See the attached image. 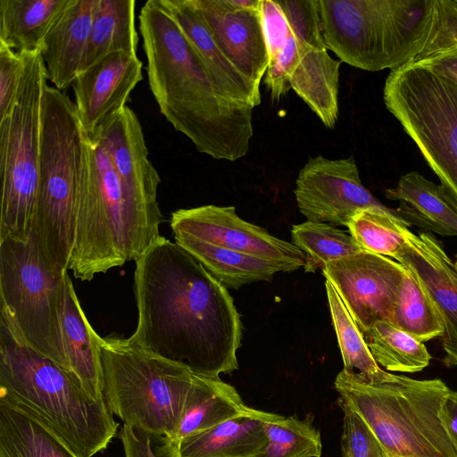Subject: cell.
Returning <instances> with one entry per match:
<instances>
[{"mask_svg":"<svg viewBox=\"0 0 457 457\" xmlns=\"http://www.w3.org/2000/svg\"><path fill=\"white\" fill-rule=\"evenodd\" d=\"M104 376V397L126 425L154 438L169 437L180 421L197 374L154 355L130 337L96 332Z\"/></svg>","mask_w":457,"mask_h":457,"instance_id":"52a82bcc","label":"cell"},{"mask_svg":"<svg viewBox=\"0 0 457 457\" xmlns=\"http://www.w3.org/2000/svg\"><path fill=\"white\" fill-rule=\"evenodd\" d=\"M260 14L270 66L281 53L292 30L284 12L275 0H262Z\"/></svg>","mask_w":457,"mask_h":457,"instance_id":"74e56055","label":"cell"},{"mask_svg":"<svg viewBox=\"0 0 457 457\" xmlns=\"http://www.w3.org/2000/svg\"><path fill=\"white\" fill-rule=\"evenodd\" d=\"M299 42L313 48L328 49L323 38L318 0H275Z\"/></svg>","mask_w":457,"mask_h":457,"instance_id":"d590c367","label":"cell"},{"mask_svg":"<svg viewBox=\"0 0 457 457\" xmlns=\"http://www.w3.org/2000/svg\"><path fill=\"white\" fill-rule=\"evenodd\" d=\"M135 262L137 325L130 338L200 376L237 370L242 322L226 287L162 236Z\"/></svg>","mask_w":457,"mask_h":457,"instance_id":"6da1fadb","label":"cell"},{"mask_svg":"<svg viewBox=\"0 0 457 457\" xmlns=\"http://www.w3.org/2000/svg\"><path fill=\"white\" fill-rule=\"evenodd\" d=\"M175 242L192 254L226 287L269 280L286 266L253 255L236 252L186 235H173Z\"/></svg>","mask_w":457,"mask_h":457,"instance_id":"83f0119b","label":"cell"},{"mask_svg":"<svg viewBox=\"0 0 457 457\" xmlns=\"http://www.w3.org/2000/svg\"><path fill=\"white\" fill-rule=\"evenodd\" d=\"M294 193L307 220L336 227H346L360 210L386 207L363 186L353 156L310 157L299 170Z\"/></svg>","mask_w":457,"mask_h":457,"instance_id":"7c38bea8","label":"cell"},{"mask_svg":"<svg viewBox=\"0 0 457 457\" xmlns=\"http://www.w3.org/2000/svg\"><path fill=\"white\" fill-rule=\"evenodd\" d=\"M328 50L368 71H395L457 46L454 0H318Z\"/></svg>","mask_w":457,"mask_h":457,"instance_id":"3957f363","label":"cell"},{"mask_svg":"<svg viewBox=\"0 0 457 457\" xmlns=\"http://www.w3.org/2000/svg\"><path fill=\"white\" fill-rule=\"evenodd\" d=\"M24 70V54L0 43V119L12 108Z\"/></svg>","mask_w":457,"mask_h":457,"instance_id":"f35d334b","label":"cell"},{"mask_svg":"<svg viewBox=\"0 0 457 457\" xmlns=\"http://www.w3.org/2000/svg\"><path fill=\"white\" fill-rule=\"evenodd\" d=\"M292 244L306 256V272L322 269L329 262L363 250L354 238L331 224L306 220L291 228Z\"/></svg>","mask_w":457,"mask_h":457,"instance_id":"d6a6232c","label":"cell"},{"mask_svg":"<svg viewBox=\"0 0 457 457\" xmlns=\"http://www.w3.org/2000/svg\"><path fill=\"white\" fill-rule=\"evenodd\" d=\"M135 11V0H96L91 31L79 73L113 53L137 55Z\"/></svg>","mask_w":457,"mask_h":457,"instance_id":"484cf974","label":"cell"},{"mask_svg":"<svg viewBox=\"0 0 457 457\" xmlns=\"http://www.w3.org/2000/svg\"><path fill=\"white\" fill-rule=\"evenodd\" d=\"M299 43L302 55L291 76L290 87L326 128L333 129L338 119L339 69L342 62L332 58L328 49H317Z\"/></svg>","mask_w":457,"mask_h":457,"instance_id":"d4e9b609","label":"cell"},{"mask_svg":"<svg viewBox=\"0 0 457 457\" xmlns=\"http://www.w3.org/2000/svg\"><path fill=\"white\" fill-rule=\"evenodd\" d=\"M383 98L457 208V85L412 63L390 71Z\"/></svg>","mask_w":457,"mask_h":457,"instance_id":"9c48e42d","label":"cell"},{"mask_svg":"<svg viewBox=\"0 0 457 457\" xmlns=\"http://www.w3.org/2000/svg\"><path fill=\"white\" fill-rule=\"evenodd\" d=\"M0 457H84L41 414L0 394Z\"/></svg>","mask_w":457,"mask_h":457,"instance_id":"ffe728a7","label":"cell"},{"mask_svg":"<svg viewBox=\"0 0 457 457\" xmlns=\"http://www.w3.org/2000/svg\"><path fill=\"white\" fill-rule=\"evenodd\" d=\"M96 0H71L40 49L47 79L59 90L74 82L90 35Z\"/></svg>","mask_w":457,"mask_h":457,"instance_id":"44dd1931","label":"cell"},{"mask_svg":"<svg viewBox=\"0 0 457 457\" xmlns=\"http://www.w3.org/2000/svg\"><path fill=\"white\" fill-rule=\"evenodd\" d=\"M227 3L236 9L259 10L262 0H227Z\"/></svg>","mask_w":457,"mask_h":457,"instance_id":"7bdbcfd3","label":"cell"},{"mask_svg":"<svg viewBox=\"0 0 457 457\" xmlns=\"http://www.w3.org/2000/svg\"><path fill=\"white\" fill-rule=\"evenodd\" d=\"M418 64L457 85V46L432 55Z\"/></svg>","mask_w":457,"mask_h":457,"instance_id":"60d3db41","label":"cell"},{"mask_svg":"<svg viewBox=\"0 0 457 457\" xmlns=\"http://www.w3.org/2000/svg\"><path fill=\"white\" fill-rule=\"evenodd\" d=\"M301 55L302 46L292 32L279 55L266 71L264 84L273 101H279L291 88L290 79Z\"/></svg>","mask_w":457,"mask_h":457,"instance_id":"8d00e7d4","label":"cell"},{"mask_svg":"<svg viewBox=\"0 0 457 457\" xmlns=\"http://www.w3.org/2000/svg\"><path fill=\"white\" fill-rule=\"evenodd\" d=\"M454 266H455V270L457 271V254L455 255Z\"/></svg>","mask_w":457,"mask_h":457,"instance_id":"f6af8a7d","label":"cell"},{"mask_svg":"<svg viewBox=\"0 0 457 457\" xmlns=\"http://www.w3.org/2000/svg\"><path fill=\"white\" fill-rule=\"evenodd\" d=\"M386 198L398 201L396 212L409 224L441 236L457 237V208L441 185L418 171L401 176Z\"/></svg>","mask_w":457,"mask_h":457,"instance_id":"cb8c5ba5","label":"cell"},{"mask_svg":"<svg viewBox=\"0 0 457 457\" xmlns=\"http://www.w3.org/2000/svg\"><path fill=\"white\" fill-rule=\"evenodd\" d=\"M0 394L41 414L84 457L104 451L119 423L76 376L31 347L0 310Z\"/></svg>","mask_w":457,"mask_h":457,"instance_id":"277c9868","label":"cell"},{"mask_svg":"<svg viewBox=\"0 0 457 457\" xmlns=\"http://www.w3.org/2000/svg\"><path fill=\"white\" fill-rule=\"evenodd\" d=\"M138 21L148 84L161 113L198 152L228 162L244 157L253 135L254 107L218 91L160 0L146 1Z\"/></svg>","mask_w":457,"mask_h":457,"instance_id":"7a4b0ae2","label":"cell"},{"mask_svg":"<svg viewBox=\"0 0 457 457\" xmlns=\"http://www.w3.org/2000/svg\"><path fill=\"white\" fill-rule=\"evenodd\" d=\"M193 3L224 55L245 77L260 85L269 63L260 9H236L227 0Z\"/></svg>","mask_w":457,"mask_h":457,"instance_id":"e0dca14e","label":"cell"},{"mask_svg":"<svg viewBox=\"0 0 457 457\" xmlns=\"http://www.w3.org/2000/svg\"><path fill=\"white\" fill-rule=\"evenodd\" d=\"M66 273L46 266L31 232L0 239L1 309L31 347L69 371L60 326Z\"/></svg>","mask_w":457,"mask_h":457,"instance_id":"30bf717a","label":"cell"},{"mask_svg":"<svg viewBox=\"0 0 457 457\" xmlns=\"http://www.w3.org/2000/svg\"><path fill=\"white\" fill-rule=\"evenodd\" d=\"M137 55L118 52L79 73L72 83L76 110L88 137L111 116L126 106L143 79Z\"/></svg>","mask_w":457,"mask_h":457,"instance_id":"5bb4252c","label":"cell"},{"mask_svg":"<svg viewBox=\"0 0 457 457\" xmlns=\"http://www.w3.org/2000/svg\"><path fill=\"white\" fill-rule=\"evenodd\" d=\"M325 288L343 358V370L349 373H357L370 381L387 378L390 373L382 370L376 362L359 327L328 280L325 282Z\"/></svg>","mask_w":457,"mask_h":457,"instance_id":"4dcf8cb0","label":"cell"},{"mask_svg":"<svg viewBox=\"0 0 457 457\" xmlns=\"http://www.w3.org/2000/svg\"><path fill=\"white\" fill-rule=\"evenodd\" d=\"M190 43L214 87L227 98L255 107L260 85L245 77L224 55L193 0H160Z\"/></svg>","mask_w":457,"mask_h":457,"instance_id":"ac0fdd59","label":"cell"},{"mask_svg":"<svg viewBox=\"0 0 457 457\" xmlns=\"http://www.w3.org/2000/svg\"><path fill=\"white\" fill-rule=\"evenodd\" d=\"M344 411L341 450L343 457H390L363 419L341 399Z\"/></svg>","mask_w":457,"mask_h":457,"instance_id":"e575fe53","label":"cell"},{"mask_svg":"<svg viewBox=\"0 0 457 457\" xmlns=\"http://www.w3.org/2000/svg\"><path fill=\"white\" fill-rule=\"evenodd\" d=\"M391 323L421 343L444 335L440 315L418 279L408 270L403 278Z\"/></svg>","mask_w":457,"mask_h":457,"instance_id":"1f68e13d","label":"cell"},{"mask_svg":"<svg viewBox=\"0 0 457 457\" xmlns=\"http://www.w3.org/2000/svg\"><path fill=\"white\" fill-rule=\"evenodd\" d=\"M120 440L125 457H158L152 448L151 436L123 424Z\"/></svg>","mask_w":457,"mask_h":457,"instance_id":"ab89813d","label":"cell"},{"mask_svg":"<svg viewBox=\"0 0 457 457\" xmlns=\"http://www.w3.org/2000/svg\"><path fill=\"white\" fill-rule=\"evenodd\" d=\"M321 270L361 331L378 320L391 323L403 278L407 272L400 262L362 251L329 262Z\"/></svg>","mask_w":457,"mask_h":457,"instance_id":"8fae6325","label":"cell"},{"mask_svg":"<svg viewBox=\"0 0 457 457\" xmlns=\"http://www.w3.org/2000/svg\"><path fill=\"white\" fill-rule=\"evenodd\" d=\"M361 332L376 362L388 371L413 373L429 364L424 343L388 321L378 320Z\"/></svg>","mask_w":457,"mask_h":457,"instance_id":"f1b7e54d","label":"cell"},{"mask_svg":"<svg viewBox=\"0 0 457 457\" xmlns=\"http://www.w3.org/2000/svg\"><path fill=\"white\" fill-rule=\"evenodd\" d=\"M14 103L0 119V239L30 235L37 199L46 68L40 51L23 53Z\"/></svg>","mask_w":457,"mask_h":457,"instance_id":"ba28073f","label":"cell"},{"mask_svg":"<svg viewBox=\"0 0 457 457\" xmlns=\"http://www.w3.org/2000/svg\"><path fill=\"white\" fill-rule=\"evenodd\" d=\"M71 0H0V43L19 53L40 51Z\"/></svg>","mask_w":457,"mask_h":457,"instance_id":"4316f807","label":"cell"},{"mask_svg":"<svg viewBox=\"0 0 457 457\" xmlns=\"http://www.w3.org/2000/svg\"><path fill=\"white\" fill-rule=\"evenodd\" d=\"M278 416L248 406L210 429L184 438L163 457H259L267 445L265 425Z\"/></svg>","mask_w":457,"mask_h":457,"instance_id":"d6986e66","label":"cell"},{"mask_svg":"<svg viewBox=\"0 0 457 457\" xmlns=\"http://www.w3.org/2000/svg\"><path fill=\"white\" fill-rule=\"evenodd\" d=\"M444 362L448 367L457 366V354L445 355Z\"/></svg>","mask_w":457,"mask_h":457,"instance_id":"ee69618b","label":"cell"},{"mask_svg":"<svg viewBox=\"0 0 457 457\" xmlns=\"http://www.w3.org/2000/svg\"><path fill=\"white\" fill-rule=\"evenodd\" d=\"M346 227L363 251L394 259L411 232L410 225L396 210L387 207L360 210Z\"/></svg>","mask_w":457,"mask_h":457,"instance_id":"f546056e","label":"cell"},{"mask_svg":"<svg viewBox=\"0 0 457 457\" xmlns=\"http://www.w3.org/2000/svg\"><path fill=\"white\" fill-rule=\"evenodd\" d=\"M340 398L368 424L390 457H457L441 420L451 389L439 378L390 373L370 381L342 370L334 383Z\"/></svg>","mask_w":457,"mask_h":457,"instance_id":"8992f818","label":"cell"},{"mask_svg":"<svg viewBox=\"0 0 457 457\" xmlns=\"http://www.w3.org/2000/svg\"><path fill=\"white\" fill-rule=\"evenodd\" d=\"M173 235L181 234L286 266L304 267L306 256L295 245L242 220L234 206L203 205L171 213Z\"/></svg>","mask_w":457,"mask_h":457,"instance_id":"4fadbf2b","label":"cell"},{"mask_svg":"<svg viewBox=\"0 0 457 457\" xmlns=\"http://www.w3.org/2000/svg\"><path fill=\"white\" fill-rule=\"evenodd\" d=\"M60 326L69 371L96 401L104 400V376L96 331L89 323L68 272L65 274Z\"/></svg>","mask_w":457,"mask_h":457,"instance_id":"7402d4cb","label":"cell"},{"mask_svg":"<svg viewBox=\"0 0 457 457\" xmlns=\"http://www.w3.org/2000/svg\"><path fill=\"white\" fill-rule=\"evenodd\" d=\"M92 168V144L75 103L54 87L45 93L39 181L30 232L46 266L69 270L80 195Z\"/></svg>","mask_w":457,"mask_h":457,"instance_id":"5b68a950","label":"cell"},{"mask_svg":"<svg viewBox=\"0 0 457 457\" xmlns=\"http://www.w3.org/2000/svg\"><path fill=\"white\" fill-rule=\"evenodd\" d=\"M441 420L457 453V392L451 390L442 410Z\"/></svg>","mask_w":457,"mask_h":457,"instance_id":"b9f144b4","label":"cell"},{"mask_svg":"<svg viewBox=\"0 0 457 457\" xmlns=\"http://www.w3.org/2000/svg\"><path fill=\"white\" fill-rule=\"evenodd\" d=\"M89 137L107 153L127 191L145 206L161 211L157 201L161 179L149 160L142 126L133 110L126 105Z\"/></svg>","mask_w":457,"mask_h":457,"instance_id":"2e32d148","label":"cell"},{"mask_svg":"<svg viewBox=\"0 0 457 457\" xmlns=\"http://www.w3.org/2000/svg\"><path fill=\"white\" fill-rule=\"evenodd\" d=\"M236 388L220 377L196 375L175 432L161 438L156 454L163 457L186 437L201 433L247 409Z\"/></svg>","mask_w":457,"mask_h":457,"instance_id":"603a6c76","label":"cell"},{"mask_svg":"<svg viewBox=\"0 0 457 457\" xmlns=\"http://www.w3.org/2000/svg\"><path fill=\"white\" fill-rule=\"evenodd\" d=\"M267 445L259 457H320V431L310 420L278 415L265 425Z\"/></svg>","mask_w":457,"mask_h":457,"instance_id":"836d02e7","label":"cell"},{"mask_svg":"<svg viewBox=\"0 0 457 457\" xmlns=\"http://www.w3.org/2000/svg\"><path fill=\"white\" fill-rule=\"evenodd\" d=\"M418 279L444 325L445 355L457 354V271L442 243L431 232L411 231L396 257Z\"/></svg>","mask_w":457,"mask_h":457,"instance_id":"9a60e30c","label":"cell"}]
</instances>
